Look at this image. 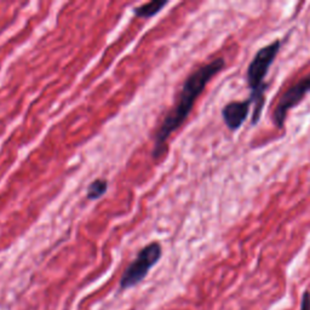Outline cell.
<instances>
[{"label":"cell","instance_id":"2","mask_svg":"<svg viewBox=\"0 0 310 310\" xmlns=\"http://www.w3.org/2000/svg\"><path fill=\"white\" fill-rule=\"evenodd\" d=\"M281 50V41L275 40L268 45L260 48L247 68L246 79L250 87V101L254 104L252 109V125H257L262 116L265 104V91L268 90V83L265 77L270 67L274 63L276 56Z\"/></svg>","mask_w":310,"mask_h":310},{"label":"cell","instance_id":"7","mask_svg":"<svg viewBox=\"0 0 310 310\" xmlns=\"http://www.w3.org/2000/svg\"><path fill=\"white\" fill-rule=\"evenodd\" d=\"M107 189H108V182L103 178H98L93 181L92 183L88 186L87 188V199L90 200H97L106 194Z\"/></svg>","mask_w":310,"mask_h":310},{"label":"cell","instance_id":"6","mask_svg":"<svg viewBox=\"0 0 310 310\" xmlns=\"http://www.w3.org/2000/svg\"><path fill=\"white\" fill-rule=\"evenodd\" d=\"M168 1H161V0H155V1L147 2V4L142 5V6L135 7V15L138 17L142 18H149L155 16L158 12H160L163 10V7H165L168 5Z\"/></svg>","mask_w":310,"mask_h":310},{"label":"cell","instance_id":"3","mask_svg":"<svg viewBox=\"0 0 310 310\" xmlns=\"http://www.w3.org/2000/svg\"><path fill=\"white\" fill-rule=\"evenodd\" d=\"M161 257V246L158 242H152L141 250L137 258L126 268L121 276L120 287L122 290L134 287L148 274L150 268L154 267Z\"/></svg>","mask_w":310,"mask_h":310},{"label":"cell","instance_id":"8","mask_svg":"<svg viewBox=\"0 0 310 310\" xmlns=\"http://www.w3.org/2000/svg\"><path fill=\"white\" fill-rule=\"evenodd\" d=\"M301 310H310V293L308 291H306L302 296Z\"/></svg>","mask_w":310,"mask_h":310},{"label":"cell","instance_id":"4","mask_svg":"<svg viewBox=\"0 0 310 310\" xmlns=\"http://www.w3.org/2000/svg\"><path fill=\"white\" fill-rule=\"evenodd\" d=\"M310 92V73L304 75L302 79L297 80L293 85H291L285 92L281 95L276 103L274 112H273L272 120L276 129L283 130L285 121L287 118V113L290 109L294 108L304 97Z\"/></svg>","mask_w":310,"mask_h":310},{"label":"cell","instance_id":"1","mask_svg":"<svg viewBox=\"0 0 310 310\" xmlns=\"http://www.w3.org/2000/svg\"><path fill=\"white\" fill-rule=\"evenodd\" d=\"M224 67H225V59L223 57H217L208 63L202 64L187 78L173 108L169 112L156 132L154 150H153L154 158L163 155L166 141L186 121L194 107L195 101L201 95L212 78L222 72Z\"/></svg>","mask_w":310,"mask_h":310},{"label":"cell","instance_id":"5","mask_svg":"<svg viewBox=\"0 0 310 310\" xmlns=\"http://www.w3.org/2000/svg\"><path fill=\"white\" fill-rule=\"evenodd\" d=\"M251 109V101H233V102L226 103L222 109L223 121L225 126L230 130L231 132L238 131L246 121L247 116L250 114Z\"/></svg>","mask_w":310,"mask_h":310}]
</instances>
